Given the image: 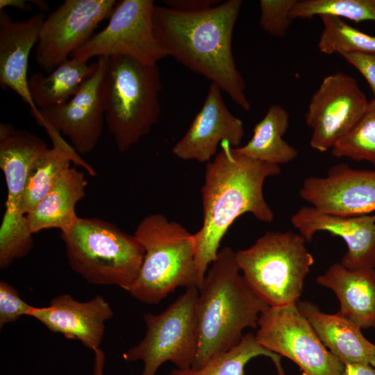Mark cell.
Returning <instances> with one entry per match:
<instances>
[{"mask_svg":"<svg viewBox=\"0 0 375 375\" xmlns=\"http://www.w3.org/2000/svg\"><path fill=\"white\" fill-rule=\"evenodd\" d=\"M242 4L241 0H228L197 12L156 5L153 23L156 37L167 56L206 77L249 110L246 83L232 51L233 29Z\"/></svg>","mask_w":375,"mask_h":375,"instance_id":"cell-1","label":"cell"},{"mask_svg":"<svg viewBox=\"0 0 375 375\" xmlns=\"http://www.w3.org/2000/svg\"><path fill=\"white\" fill-rule=\"evenodd\" d=\"M220 148L206 164L201 188L203 224L194 233L196 262L203 281L217 258L222 240L238 217L251 213L260 222L274 220L263 185L267 178L281 173L279 165L243 156L226 141Z\"/></svg>","mask_w":375,"mask_h":375,"instance_id":"cell-2","label":"cell"},{"mask_svg":"<svg viewBox=\"0 0 375 375\" xmlns=\"http://www.w3.org/2000/svg\"><path fill=\"white\" fill-rule=\"evenodd\" d=\"M268 307L240 274L235 251L223 247L199 290L198 347L192 367H201L238 344L245 328L258 327L260 314Z\"/></svg>","mask_w":375,"mask_h":375,"instance_id":"cell-3","label":"cell"},{"mask_svg":"<svg viewBox=\"0 0 375 375\" xmlns=\"http://www.w3.org/2000/svg\"><path fill=\"white\" fill-rule=\"evenodd\" d=\"M144 249L138 277L128 292L147 304H156L179 287H197L201 278L194 234L183 225L156 213L145 217L135 233Z\"/></svg>","mask_w":375,"mask_h":375,"instance_id":"cell-4","label":"cell"},{"mask_svg":"<svg viewBox=\"0 0 375 375\" xmlns=\"http://www.w3.org/2000/svg\"><path fill=\"white\" fill-rule=\"evenodd\" d=\"M161 88L158 64L128 56L108 58L102 85L105 121L119 151L137 144L157 122Z\"/></svg>","mask_w":375,"mask_h":375,"instance_id":"cell-5","label":"cell"},{"mask_svg":"<svg viewBox=\"0 0 375 375\" xmlns=\"http://www.w3.org/2000/svg\"><path fill=\"white\" fill-rule=\"evenodd\" d=\"M70 267L88 283L129 291L142 264L144 249L135 235L99 218L78 217L61 232Z\"/></svg>","mask_w":375,"mask_h":375,"instance_id":"cell-6","label":"cell"},{"mask_svg":"<svg viewBox=\"0 0 375 375\" xmlns=\"http://www.w3.org/2000/svg\"><path fill=\"white\" fill-rule=\"evenodd\" d=\"M299 233L267 231L250 247L235 252L247 283L269 306L297 303L314 263Z\"/></svg>","mask_w":375,"mask_h":375,"instance_id":"cell-7","label":"cell"},{"mask_svg":"<svg viewBox=\"0 0 375 375\" xmlns=\"http://www.w3.org/2000/svg\"><path fill=\"white\" fill-rule=\"evenodd\" d=\"M48 149L45 141L9 124H0V167L3 173L7 198L0 227V267H9L28 255L33 247L22 201L31 169Z\"/></svg>","mask_w":375,"mask_h":375,"instance_id":"cell-8","label":"cell"},{"mask_svg":"<svg viewBox=\"0 0 375 375\" xmlns=\"http://www.w3.org/2000/svg\"><path fill=\"white\" fill-rule=\"evenodd\" d=\"M198 288H187L163 312L144 315L145 336L123 354L127 361L143 362L141 375H156L166 362H172L178 369L192 367L198 347Z\"/></svg>","mask_w":375,"mask_h":375,"instance_id":"cell-9","label":"cell"},{"mask_svg":"<svg viewBox=\"0 0 375 375\" xmlns=\"http://www.w3.org/2000/svg\"><path fill=\"white\" fill-rule=\"evenodd\" d=\"M258 327L259 344L293 361L302 375H342L344 365L324 345L297 303L269 306Z\"/></svg>","mask_w":375,"mask_h":375,"instance_id":"cell-10","label":"cell"},{"mask_svg":"<svg viewBox=\"0 0 375 375\" xmlns=\"http://www.w3.org/2000/svg\"><path fill=\"white\" fill-rule=\"evenodd\" d=\"M152 0L117 1L106 26L72 57L88 62L94 57L123 56L156 65L167 56L156 37Z\"/></svg>","mask_w":375,"mask_h":375,"instance_id":"cell-11","label":"cell"},{"mask_svg":"<svg viewBox=\"0 0 375 375\" xmlns=\"http://www.w3.org/2000/svg\"><path fill=\"white\" fill-rule=\"evenodd\" d=\"M115 0H65L48 15L40 29L35 60L50 73L83 46L104 19L111 16Z\"/></svg>","mask_w":375,"mask_h":375,"instance_id":"cell-12","label":"cell"},{"mask_svg":"<svg viewBox=\"0 0 375 375\" xmlns=\"http://www.w3.org/2000/svg\"><path fill=\"white\" fill-rule=\"evenodd\" d=\"M369 101L351 76L337 72L326 76L312 95L306 114L312 128L310 146L331 150L360 119Z\"/></svg>","mask_w":375,"mask_h":375,"instance_id":"cell-13","label":"cell"},{"mask_svg":"<svg viewBox=\"0 0 375 375\" xmlns=\"http://www.w3.org/2000/svg\"><path fill=\"white\" fill-rule=\"evenodd\" d=\"M97 58L94 70L68 102L31 114L40 126H49L67 137L78 154L91 153L103 132L102 85L108 58Z\"/></svg>","mask_w":375,"mask_h":375,"instance_id":"cell-14","label":"cell"},{"mask_svg":"<svg viewBox=\"0 0 375 375\" xmlns=\"http://www.w3.org/2000/svg\"><path fill=\"white\" fill-rule=\"evenodd\" d=\"M299 194L325 213L342 217L372 214L375 212V170L336 164L326 176L306 178Z\"/></svg>","mask_w":375,"mask_h":375,"instance_id":"cell-15","label":"cell"},{"mask_svg":"<svg viewBox=\"0 0 375 375\" xmlns=\"http://www.w3.org/2000/svg\"><path fill=\"white\" fill-rule=\"evenodd\" d=\"M244 136L242 121L230 112L222 90L211 83L202 107L172 151L181 160L208 162L217 154L218 146L222 142L236 148Z\"/></svg>","mask_w":375,"mask_h":375,"instance_id":"cell-16","label":"cell"},{"mask_svg":"<svg viewBox=\"0 0 375 375\" xmlns=\"http://www.w3.org/2000/svg\"><path fill=\"white\" fill-rule=\"evenodd\" d=\"M290 222L306 242L326 231L340 237L347 246L341 264L348 269L375 268V212L342 217L321 212L312 206L300 208Z\"/></svg>","mask_w":375,"mask_h":375,"instance_id":"cell-17","label":"cell"},{"mask_svg":"<svg viewBox=\"0 0 375 375\" xmlns=\"http://www.w3.org/2000/svg\"><path fill=\"white\" fill-rule=\"evenodd\" d=\"M112 315L110 304L101 295L81 302L69 294L58 295L48 306L34 307L29 315L50 331L78 340L93 351L99 349L105 323Z\"/></svg>","mask_w":375,"mask_h":375,"instance_id":"cell-18","label":"cell"},{"mask_svg":"<svg viewBox=\"0 0 375 375\" xmlns=\"http://www.w3.org/2000/svg\"><path fill=\"white\" fill-rule=\"evenodd\" d=\"M45 19L39 12L24 21H13L6 10H0V85L16 92L29 106L30 112L38 108L28 89V58Z\"/></svg>","mask_w":375,"mask_h":375,"instance_id":"cell-19","label":"cell"},{"mask_svg":"<svg viewBox=\"0 0 375 375\" xmlns=\"http://www.w3.org/2000/svg\"><path fill=\"white\" fill-rule=\"evenodd\" d=\"M339 299L341 315L361 329L375 328V269H348L341 262L333 264L317 278Z\"/></svg>","mask_w":375,"mask_h":375,"instance_id":"cell-20","label":"cell"},{"mask_svg":"<svg viewBox=\"0 0 375 375\" xmlns=\"http://www.w3.org/2000/svg\"><path fill=\"white\" fill-rule=\"evenodd\" d=\"M88 181L83 172L74 167L66 169L47 193L25 215L29 232L33 235L44 229L69 230L79 217L76 206L85 196Z\"/></svg>","mask_w":375,"mask_h":375,"instance_id":"cell-21","label":"cell"},{"mask_svg":"<svg viewBox=\"0 0 375 375\" xmlns=\"http://www.w3.org/2000/svg\"><path fill=\"white\" fill-rule=\"evenodd\" d=\"M297 306L324 345L344 365L369 363L375 344L363 335L356 324L339 312L325 313L308 301H299Z\"/></svg>","mask_w":375,"mask_h":375,"instance_id":"cell-22","label":"cell"},{"mask_svg":"<svg viewBox=\"0 0 375 375\" xmlns=\"http://www.w3.org/2000/svg\"><path fill=\"white\" fill-rule=\"evenodd\" d=\"M44 128L52 141L53 147L48 148L38 158L31 169L22 201L24 215L35 206L58 178L70 167L71 162L81 165L90 175H96L92 167L80 158L59 132L49 126Z\"/></svg>","mask_w":375,"mask_h":375,"instance_id":"cell-23","label":"cell"},{"mask_svg":"<svg viewBox=\"0 0 375 375\" xmlns=\"http://www.w3.org/2000/svg\"><path fill=\"white\" fill-rule=\"evenodd\" d=\"M289 124L288 112L278 105H272L255 125L251 138L244 145L235 149L253 160L279 166L288 163L298 156V151L283 138Z\"/></svg>","mask_w":375,"mask_h":375,"instance_id":"cell-24","label":"cell"},{"mask_svg":"<svg viewBox=\"0 0 375 375\" xmlns=\"http://www.w3.org/2000/svg\"><path fill=\"white\" fill-rule=\"evenodd\" d=\"M96 62L71 57L49 74L33 73L28 78L31 99L38 109L60 106L68 102L78 91L83 82L93 72Z\"/></svg>","mask_w":375,"mask_h":375,"instance_id":"cell-25","label":"cell"},{"mask_svg":"<svg viewBox=\"0 0 375 375\" xmlns=\"http://www.w3.org/2000/svg\"><path fill=\"white\" fill-rule=\"evenodd\" d=\"M269 358L278 375H285L281 356L262 347L251 333L244 335L235 346L215 356L199 368L172 369L169 375H244L246 365L253 358Z\"/></svg>","mask_w":375,"mask_h":375,"instance_id":"cell-26","label":"cell"},{"mask_svg":"<svg viewBox=\"0 0 375 375\" xmlns=\"http://www.w3.org/2000/svg\"><path fill=\"white\" fill-rule=\"evenodd\" d=\"M320 17L323 22V29L318 48L322 53L375 54V36L351 26L342 19L328 15Z\"/></svg>","mask_w":375,"mask_h":375,"instance_id":"cell-27","label":"cell"},{"mask_svg":"<svg viewBox=\"0 0 375 375\" xmlns=\"http://www.w3.org/2000/svg\"><path fill=\"white\" fill-rule=\"evenodd\" d=\"M328 15L355 22H375V0H297L290 16L310 19Z\"/></svg>","mask_w":375,"mask_h":375,"instance_id":"cell-28","label":"cell"},{"mask_svg":"<svg viewBox=\"0 0 375 375\" xmlns=\"http://www.w3.org/2000/svg\"><path fill=\"white\" fill-rule=\"evenodd\" d=\"M332 156L366 160L375 167V99L357 123L331 149Z\"/></svg>","mask_w":375,"mask_h":375,"instance_id":"cell-29","label":"cell"},{"mask_svg":"<svg viewBox=\"0 0 375 375\" xmlns=\"http://www.w3.org/2000/svg\"><path fill=\"white\" fill-rule=\"evenodd\" d=\"M297 0L260 1V27L269 35L283 38L292 23L290 14Z\"/></svg>","mask_w":375,"mask_h":375,"instance_id":"cell-30","label":"cell"},{"mask_svg":"<svg viewBox=\"0 0 375 375\" xmlns=\"http://www.w3.org/2000/svg\"><path fill=\"white\" fill-rule=\"evenodd\" d=\"M34 306L25 302L18 291L9 283L0 282V326L16 322L22 316H29Z\"/></svg>","mask_w":375,"mask_h":375,"instance_id":"cell-31","label":"cell"},{"mask_svg":"<svg viewBox=\"0 0 375 375\" xmlns=\"http://www.w3.org/2000/svg\"><path fill=\"white\" fill-rule=\"evenodd\" d=\"M340 55L363 76L369 83L375 99V54L341 53Z\"/></svg>","mask_w":375,"mask_h":375,"instance_id":"cell-32","label":"cell"},{"mask_svg":"<svg viewBox=\"0 0 375 375\" xmlns=\"http://www.w3.org/2000/svg\"><path fill=\"white\" fill-rule=\"evenodd\" d=\"M166 7L183 12H197L219 3L218 0H165Z\"/></svg>","mask_w":375,"mask_h":375,"instance_id":"cell-33","label":"cell"},{"mask_svg":"<svg viewBox=\"0 0 375 375\" xmlns=\"http://www.w3.org/2000/svg\"><path fill=\"white\" fill-rule=\"evenodd\" d=\"M342 375H375V369L370 363H347Z\"/></svg>","mask_w":375,"mask_h":375,"instance_id":"cell-34","label":"cell"},{"mask_svg":"<svg viewBox=\"0 0 375 375\" xmlns=\"http://www.w3.org/2000/svg\"><path fill=\"white\" fill-rule=\"evenodd\" d=\"M30 1L25 0H0V10H4L6 7H12L21 11L32 10V6Z\"/></svg>","mask_w":375,"mask_h":375,"instance_id":"cell-35","label":"cell"},{"mask_svg":"<svg viewBox=\"0 0 375 375\" xmlns=\"http://www.w3.org/2000/svg\"><path fill=\"white\" fill-rule=\"evenodd\" d=\"M94 359L92 375H104L106 356L103 351L98 349L94 351Z\"/></svg>","mask_w":375,"mask_h":375,"instance_id":"cell-36","label":"cell"},{"mask_svg":"<svg viewBox=\"0 0 375 375\" xmlns=\"http://www.w3.org/2000/svg\"><path fill=\"white\" fill-rule=\"evenodd\" d=\"M369 363L375 369V347L374 349Z\"/></svg>","mask_w":375,"mask_h":375,"instance_id":"cell-37","label":"cell"},{"mask_svg":"<svg viewBox=\"0 0 375 375\" xmlns=\"http://www.w3.org/2000/svg\"><path fill=\"white\" fill-rule=\"evenodd\" d=\"M168 375H169V374Z\"/></svg>","mask_w":375,"mask_h":375,"instance_id":"cell-38","label":"cell"}]
</instances>
